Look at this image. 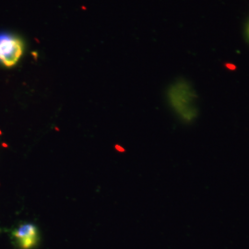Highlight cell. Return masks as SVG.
<instances>
[{
	"instance_id": "1",
	"label": "cell",
	"mask_w": 249,
	"mask_h": 249,
	"mask_svg": "<svg viewBox=\"0 0 249 249\" xmlns=\"http://www.w3.org/2000/svg\"><path fill=\"white\" fill-rule=\"evenodd\" d=\"M168 98L173 109L184 121L191 122L196 118V93L188 82L179 80L174 83L170 87Z\"/></svg>"
},
{
	"instance_id": "2",
	"label": "cell",
	"mask_w": 249,
	"mask_h": 249,
	"mask_svg": "<svg viewBox=\"0 0 249 249\" xmlns=\"http://www.w3.org/2000/svg\"><path fill=\"white\" fill-rule=\"evenodd\" d=\"M24 52V44L18 36L0 33V64L11 68L15 66Z\"/></svg>"
},
{
	"instance_id": "3",
	"label": "cell",
	"mask_w": 249,
	"mask_h": 249,
	"mask_svg": "<svg viewBox=\"0 0 249 249\" xmlns=\"http://www.w3.org/2000/svg\"><path fill=\"white\" fill-rule=\"evenodd\" d=\"M12 235L17 240L18 247L21 249H33L39 239L38 230L36 225L32 223L20 225L12 232Z\"/></svg>"
},
{
	"instance_id": "4",
	"label": "cell",
	"mask_w": 249,
	"mask_h": 249,
	"mask_svg": "<svg viewBox=\"0 0 249 249\" xmlns=\"http://www.w3.org/2000/svg\"><path fill=\"white\" fill-rule=\"evenodd\" d=\"M248 36H249V27H248Z\"/></svg>"
}]
</instances>
